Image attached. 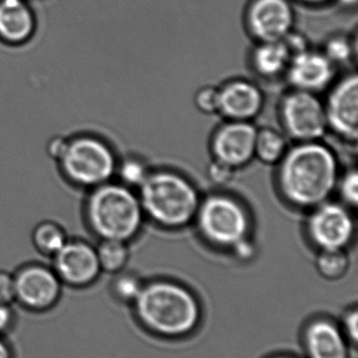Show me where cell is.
I'll return each mask as SVG.
<instances>
[{
    "instance_id": "cell-1",
    "label": "cell",
    "mask_w": 358,
    "mask_h": 358,
    "mask_svg": "<svg viewBox=\"0 0 358 358\" xmlns=\"http://www.w3.org/2000/svg\"><path fill=\"white\" fill-rule=\"evenodd\" d=\"M277 167L280 194L287 203L300 210H312L328 201L338 187V157L321 141L289 147Z\"/></svg>"
},
{
    "instance_id": "cell-2",
    "label": "cell",
    "mask_w": 358,
    "mask_h": 358,
    "mask_svg": "<svg viewBox=\"0 0 358 358\" xmlns=\"http://www.w3.org/2000/svg\"><path fill=\"white\" fill-rule=\"evenodd\" d=\"M132 305L141 325L161 338H185L201 321L195 294L176 282L159 280L144 284Z\"/></svg>"
},
{
    "instance_id": "cell-3",
    "label": "cell",
    "mask_w": 358,
    "mask_h": 358,
    "mask_svg": "<svg viewBox=\"0 0 358 358\" xmlns=\"http://www.w3.org/2000/svg\"><path fill=\"white\" fill-rule=\"evenodd\" d=\"M83 218L99 240L128 243L140 233L145 217L135 189L111 180L88 191Z\"/></svg>"
},
{
    "instance_id": "cell-4",
    "label": "cell",
    "mask_w": 358,
    "mask_h": 358,
    "mask_svg": "<svg viewBox=\"0 0 358 358\" xmlns=\"http://www.w3.org/2000/svg\"><path fill=\"white\" fill-rule=\"evenodd\" d=\"M144 217L165 229H181L195 221L201 198L186 176L172 170L151 171L137 194Z\"/></svg>"
},
{
    "instance_id": "cell-5",
    "label": "cell",
    "mask_w": 358,
    "mask_h": 358,
    "mask_svg": "<svg viewBox=\"0 0 358 358\" xmlns=\"http://www.w3.org/2000/svg\"><path fill=\"white\" fill-rule=\"evenodd\" d=\"M117 163L111 145L92 134L67 136L64 148L56 162L65 181L85 191L113 180Z\"/></svg>"
},
{
    "instance_id": "cell-6",
    "label": "cell",
    "mask_w": 358,
    "mask_h": 358,
    "mask_svg": "<svg viewBox=\"0 0 358 358\" xmlns=\"http://www.w3.org/2000/svg\"><path fill=\"white\" fill-rule=\"evenodd\" d=\"M201 237L210 245L230 250L249 237L252 218L237 198L224 193L210 194L200 202L195 218Z\"/></svg>"
},
{
    "instance_id": "cell-7",
    "label": "cell",
    "mask_w": 358,
    "mask_h": 358,
    "mask_svg": "<svg viewBox=\"0 0 358 358\" xmlns=\"http://www.w3.org/2000/svg\"><path fill=\"white\" fill-rule=\"evenodd\" d=\"M279 115L286 136L296 143L319 141L327 132L324 103L312 92H286L280 102Z\"/></svg>"
},
{
    "instance_id": "cell-8",
    "label": "cell",
    "mask_w": 358,
    "mask_h": 358,
    "mask_svg": "<svg viewBox=\"0 0 358 358\" xmlns=\"http://www.w3.org/2000/svg\"><path fill=\"white\" fill-rule=\"evenodd\" d=\"M310 210L306 234L311 244L319 250H346L355 235V221L348 206L328 200Z\"/></svg>"
},
{
    "instance_id": "cell-9",
    "label": "cell",
    "mask_w": 358,
    "mask_h": 358,
    "mask_svg": "<svg viewBox=\"0 0 358 358\" xmlns=\"http://www.w3.org/2000/svg\"><path fill=\"white\" fill-rule=\"evenodd\" d=\"M15 303L32 313L54 308L62 294V283L52 266L27 263L14 273Z\"/></svg>"
},
{
    "instance_id": "cell-10",
    "label": "cell",
    "mask_w": 358,
    "mask_h": 358,
    "mask_svg": "<svg viewBox=\"0 0 358 358\" xmlns=\"http://www.w3.org/2000/svg\"><path fill=\"white\" fill-rule=\"evenodd\" d=\"M50 266L63 286L75 289L94 285L102 273L96 246L79 238H69L53 257Z\"/></svg>"
},
{
    "instance_id": "cell-11",
    "label": "cell",
    "mask_w": 358,
    "mask_h": 358,
    "mask_svg": "<svg viewBox=\"0 0 358 358\" xmlns=\"http://www.w3.org/2000/svg\"><path fill=\"white\" fill-rule=\"evenodd\" d=\"M328 129L345 142L357 144L358 138V78L351 73L332 87L324 103Z\"/></svg>"
},
{
    "instance_id": "cell-12",
    "label": "cell",
    "mask_w": 358,
    "mask_h": 358,
    "mask_svg": "<svg viewBox=\"0 0 358 358\" xmlns=\"http://www.w3.org/2000/svg\"><path fill=\"white\" fill-rule=\"evenodd\" d=\"M256 126L252 122L227 121L212 134L210 151L214 161L237 170L254 159Z\"/></svg>"
},
{
    "instance_id": "cell-13",
    "label": "cell",
    "mask_w": 358,
    "mask_h": 358,
    "mask_svg": "<svg viewBox=\"0 0 358 358\" xmlns=\"http://www.w3.org/2000/svg\"><path fill=\"white\" fill-rule=\"evenodd\" d=\"M246 22L252 37L260 43L280 41L292 31L294 8L289 0H252Z\"/></svg>"
},
{
    "instance_id": "cell-14",
    "label": "cell",
    "mask_w": 358,
    "mask_h": 358,
    "mask_svg": "<svg viewBox=\"0 0 358 358\" xmlns=\"http://www.w3.org/2000/svg\"><path fill=\"white\" fill-rule=\"evenodd\" d=\"M334 69L324 52L307 50L291 59L286 75L294 90L317 94L332 83Z\"/></svg>"
},
{
    "instance_id": "cell-15",
    "label": "cell",
    "mask_w": 358,
    "mask_h": 358,
    "mask_svg": "<svg viewBox=\"0 0 358 358\" xmlns=\"http://www.w3.org/2000/svg\"><path fill=\"white\" fill-rule=\"evenodd\" d=\"M219 113L227 121L252 122L264 106V94L247 80H233L219 88Z\"/></svg>"
},
{
    "instance_id": "cell-16",
    "label": "cell",
    "mask_w": 358,
    "mask_h": 358,
    "mask_svg": "<svg viewBox=\"0 0 358 358\" xmlns=\"http://www.w3.org/2000/svg\"><path fill=\"white\" fill-rule=\"evenodd\" d=\"M303 344L308 358H349L350 352V345L340 326L324 317L307 325Z\"/></svg>"
},
{
    "instance_id": "cell-17",
    "label": "cell",
    "mask_w": 358,
    "mask_h": 358,
    "mask_svg": "<svg viewBox=\"0 0 358 358\" xmlns=\"http://www.w3.org/2000/svg\"><path fill=\"white\" fill-rule=\"evenodd\" d=\"M35 17L25 0H0V40L19 45L31 39Z\"/></svg>"
},
{
    "instance_id": "cell-18",
    "label": "cell",
    "mask_w": 358,
    "mask_h": 358,
    "mask_svg": "<svg viewBox=\"0 0 358 358\" xmlns=\"http://www.w3.org/2000/svg\"><path fill=\"white\" fill-rule=\"evenodd\" d=\"M292 55L284 40L261 42L252 52V63L254 71L265 79H273L286 73Z\"/></svg>"
},
{
    "instance_id": "cell-19",
    "label": "cell",
    "mask_w": 358,
    "mask_h": 358,
    "mask_svg": "<svg viewBox=\"0 0 358 358\" xmlns=\"http://www.w3.org/2000/svg\"><path fill=\"white\" fill-rule=\"evenodd\" d=\"M69 235L64 227L54 220H43L34 227L31 241L34 248L42 256L52 259L63 248Z\"/></svg>"
},
{
    "instance_id": "cell-20",
    "label": "cell",
    "mask_w": 358,
    "mask_h": 358,
    "mask_svg": "<svg viewBox=\"0 0 358 358\" xmlns=\"http://www.w3.org/2000/svg\"><path fill=\"white\" fill-rule=\"evenodd\" d=\"M286 136L273 128L258 129L254 144V157L265 165H277L287 152Z\"/></svg>"
},
{
    "instance_id": "cell-21",
    "label": "cell",
    "mask_w": 358,
    "mask_h": 358,
    "mask_svg": "<svg viewBox=\"0 0 358 358\" xmlns=\"http://www.w3.org/2000/svg\"><path fill=\"white\" fill-rule=\"evenodd\" d=\"M95 246L102 273L115 275L125 269L130 260L128 243L118 240H99Z\"/></svg>"
},
{
    "instance_id": "cell-22",
    "label": "cell",
    "mask_w": 358,
    "mask_h": 358,
    "mask_svg": "<svg viewBox=\"0 0 358 358\" xmlns=\"http://www.w3.org/2000/svg\"><path fill=\"white\" fill-rule=\"evenodd\" d=\"M151 173L149 165L144 159L138 155H130L123 159H118L116 167L115 178L118 182L130 189H139Z\"/></svg>"
},
{
    "instance_id": "cell-23",
    "label": "cell",
    "mask_w": 358,
    "mask_h": 358,
    "mask_svg": "<svg viewBox=\"0 0 358 358\" xmlns=\"http://www.w3.org/2000/svg\"><path fill=\"white\" fill-rule=\"evenodd\" d=\"M317 271L330 281L342 279L350 267V259L346 250H319L315 260Z\"/></svg>"
},
{
    "instance_id": "cell-24",
    "label": "cell",
    "mask_w": 358,
    "mask_h": 358,
    "mask_svg": "<svg viewBox=\"0 0 358 358\" xmlns=\"http://www.w3.org/2000/svg\"><path fill=\"white\" fill-rule=\"evenodd\" d=\"M144 283L137 273L123 269L113 275L109 292L117 302L132 305L138 298Z\"/></svg>"
},
{
    "instance_id": "cell-25",
    "label": "cell",
    "mask_w": 358,
    "mask_h": 358,
    "mask_svg": "<svg viewBox=\"0 0 358 358\" xmlns=\"http://www.w3.org/2000/svg\"><path fill=\"white\" fill-rule=\"evenodd\" d=\"M343 204L348 208H357L358 203V174L357 169L345 172L338 178V187Z\"/></svg>"
},
{
    "instance_id": "cell-26",
    "label": "cell",
    "mask_w": 358,
    "mask_h": 358,
    "mask_svg": "<svg viewBox=\"0 0 358 358\" xmlns=\"http://www.w3.org/2000/svg\"><path fill=\"white\" fill-rule=\"evenodd\" d=\"M193 103L200 113L204 115H214L219 113L220 105V96H219V88L212 86H205L200 88L195 92Z\"/></svg>"
},
{
    "instance_id": "cell-27",
    "label": "cell",
    "mask_w": 358,
    "mask_h": 358,
    "mask_svg": "<svg viewBox=\"0 0 358 358\" xmlns=\"http://www.w3.org/2000/svg\"><path fill=\"white\" fill-rule=\"evenodd\" d=\"M325 56L336 64L348 62L352 57V46L345 38H333L326 45Z\"/></svg>"
},
{
    "instance_id": "cell-28",
    "label": "cell",
    "mask_w": 358,
    "mask_h": 358,
    "mask_svg": "<svg viewBox=\"0 0 358 358\" xmlns=\"http://www.w3.org/2000/svg\"><path fill=\"white\" fill-rule=\"evenodd\" d=\"M237 170L218 161H212L208 166L207 176L216 185H226L233 180Z\"/></svg>"
},
{
    "instance_id": "cell-29",
    "label": "cell",
    "mask_w": 358,
    "mask_h": 358,
    "mask_svg": "<svg viewBox=\"0 0 358 358\" xmlns=\"http://www.w3.org/2000/svg\"><path fill=\"white\" fill-rule=\"evenodd\" d=\"M340 330L349 345H357L358 340V311L357 307L349 309L343 317Z\"/></svg>"
},
{
    "instance_id": "cell-30",
    "label": "cell",
    "mask_w": 358,
    "mask_h": 358,
    "mask_svg": "<svg viewBox=\"0 0 358 358\" xmlns=\"http://www.w3.org/2000/svg\"><path fill=\"white\" fill-rule=\"evenodd\" d=\"M15 303L14 275L0 271V304L13 305Z\"/></svg>"
},
{
    "instance_id": "cell-31",
    "label": "cell",
    "mask_w": 358,
    "mask_h": 358,
    "mask_svg": "<svg viewBox=\"0 0 358 358\" xmlns=\"http://www.w3.org/2000/svg\"><path fill=\"white\" fill-rule=\"evenodd\" d=\"M229 250L233 252V257L235 259L242 261V262L252 261L256 255V244L249 237L244 238L241 241L235 243Z\"/></svg>"
},
{
    "instance_id": "cell-32",
    "label": "cell",
    "mask_w": 358,
    "mask_h": 358,
    "mask_svg": "<svg viewBox=\"0 0 358 358\" xmlns=\"http://www.w3.org/2000/svg\"><path fill=\"white\" fill-rule=\"evenodd\" d=\"M16 323V313L13 305L0 304V336L6 338V334L14 328Z\"/></svg>"
},
{
    "instance_id": "cell-33",
    "label": "cell",
    "mask_w": 358,
    "mask_h": 358,
    "mask_svg": "<svg viewBox=\"0 0 358 358\" xmlns=\"http://www.w3.org/2000/svg\"><path fill=\"white\" fill-rule=\"evenodd\" d=\"M65 142H67V136H56L50 138L48 144H46V153H48V157H50L55 163H56L57 159L60 157L63 148H64L65 146Z\"/></svg>"
},
{
    "instance_id": "cell-34",
    "label": "cell",
    "mask_w": 358,
    "mask_h": 358,
    "mask_svg": "<svg viewBox=\"0 0 358 358\" xmlns=\"http://www.w3.org/2000/svg\"><path fill=\"white\" fill-rule=\"evenodd\" d=\"M0 358H14L12 347L4 336H0Z\"/></svg>"
},
{
    "instance_id": "cell-35",
    "label": "cell",
    "mask_w": 358,
    "mask_h": 358,
    "mask_svg": "<svg viewBox=\"0 0 358 358\" xmlns=\"http://www.w3.org/2000/svg\"><path fill=\"white\" fill-rule=\"evenodd\" d=\"M300 1L305 2V3L309 4H323L326 3V2L329 1V0H300Z\"/></svg>"
},
{
    "instance_id": "cell-36",
    "label": "cell",
    "mask_w": 358,
    "mask_h": 358,
    "mask_svg": "<svg viewBox=\"0 0 358 358\" xmlns=\"http://www.w3.org/2000/svg\"><path fill=\"white\" fill-rule=\"evenodd\" d=\"M344 4H347V6H351V4H354L357 0H340Z\"/></svg>"
},
{
    "instance_id": "cell-37",
    "label": "cell",
    "mask_w": 358,
    "mask_h": 358,
    "mask_svg": "<svg viewBox=\"0 0 358 358\" xmlns=\"http://www.w3.org/2000/svg\"><path fill=\"white\" fill-rule=\"evenodd\" d=\"M273 358H294V357H277Z\"/></svg>"
}]
</instances>
